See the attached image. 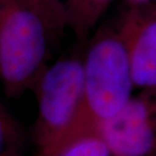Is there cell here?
I'll use <instances>...</instances> for the list:
<instances>
[{
  "mask_svg": "<svg viewBox=\"0 0 156 156\" xmlns=\"http://www.w3.org/2000/svg\"><path fill=\"white\" fill-rule=\"evenodd\" d=\"M32 90L37 99L33 127L37 155L52 150L78 133L94 129L84 119L82 58L64 57L47 65Z\"/></svg>",
  "mask_w": 156,
  "mask_h": 156,
  "instance_id": "cell-2",
  "label": "cell"
},
{
  "mask_svg": "<svg viewBox=\"0 0 156 156\" xmlns=\"http://www.w3.org/2000/svg\"><path fill=\"white\" fill-rule=\"evenodd\" d=\"M33 1L46 15L56 37H58L67 29L63 0H33Z\"/></svg>",
  "mask_w": 156,
  "mask_h": 156,
  "instance_id": "cell-9",
  "label": "cell"
},
{
  "mask_svg": "<svg viewBox=\"0 0 156 156\" xmlns=\"http://www.w3.org/2000/svg\"><path fill=\"white\" fill-rule=\"evenodd\" d=\"M96 130L115 156H156V90H140Z\"/></svg>",
  "mask_w": 156,
  "mask_h": 156,
  "instance_id": "cell-4",
  "label": "cell"
},
{
  "mask_svg": "<svg viewBox=\"0 0 156 156\" xmlns=\"http://www.w3.org/2000/svg\"><path fill=\"white\" fill-rule=\"evenodd\" d=\"M89 39L82 58L84 119L96 128L117 115L136 88L126 44L117 27L101 29Z\"/></svg>",
  "mask_w": 156,
  "mask_h": 156,
  "instance_id": "cell-3",
  "label": "cell"
},
{
  "mask_svg": "<svg viewBox=\"0 0 156 156\" xmlns=\"http://www.w3.org/2000/svg\"><path fill=\"white\" fill-rule=\"evenodd\" d=\"M4 156H18V155H4Z\"/></svg>",
  "mask_w": 156,
  "mask_h": 156,
  "instance_id": "cell-11",
  "label": "cell"
},
{
  "mask_svg": "<svg viewBox=\"0 0 156 156\" xmlns=\"http://www.w3.org/2000/svg\"><path fill=\"white\" fill-rule=\"evenodd\" d=\"M66 27L79 42L91 37L115 0H63Z\"/></svg>",
  "mask_w": 156,
  "mask_h": 156,
  "instance_id": "cell-6",
  "label": "cell"
},
{
  "mask_svg": "<svg viewBox=\"0 0 156 156\" xmlns=\"http://www.w3.org/2000/svg\"><path fill=\"white\" fill-rule=\"evenodd\" d=\"M37 156H115L98 130L78 133L57 147Z\"/></svg>",
  "mask_w": 156,
  "mask_h": 156,
  "instance_id": "cell-7",
  "label": "cell"
},
{
  "mask_svg": "<svg viewBox=\"0 0 156 156\" xmlns=\"http://www.w3.org/2000/svg\"><path fill=\"white\" fill-rule=\"evenodd\" d=\"M117 29L126 44L135 88L156 90V3L128 6Z\"/></svg>",
  "mask_w": 156,
  "mask_h": 156,
  "instance_id": "cell-5",
  "label": "cell"
},
{
  "mask_svg": "<svg viewBox=\"0 0 156 156\" xmlns=\"http://www.w3.org/2000/svg\"><path fill=\"white\" fill-rule=\"evenodd\" d=\"M128 6H136V5H145L156 3V0H125Z\"/></svg>",
  "mask_w": 156,
  "mask_h": 156,
  "instance_id": "cell-10",
  "label": "cell"
},
{
  "mask_svg": "<svg viewBox=\"0 0 156 156\" xmlns=\"http://www.w3.org/2000/svg\"><path fill=\"white\" fill-rule=\"evenodd\" d=\"M54 38L49 20L33 0H0V84L7 98L33 89L47 67Z\"/></svg>",
  "mask_w": 156,
  "mask_h": 156,
  "instance_id": "cell-1",
  "label": "cell"
},
{
  "mask_svg": "<svg viewBox=\"0 0 156 156\" xmlns=\"http://www.w3.org/2000/svg\"><path fill=\"white\" fill-rule=\"evenodd\" d=\"M26 140L21 126L0 102V156H23Z\"/></svg>",
  "mask_w": 156,
  "mask_h": 156,
  "instance_id": "cell-8",
  "label": "cell"
}]
</instances>
